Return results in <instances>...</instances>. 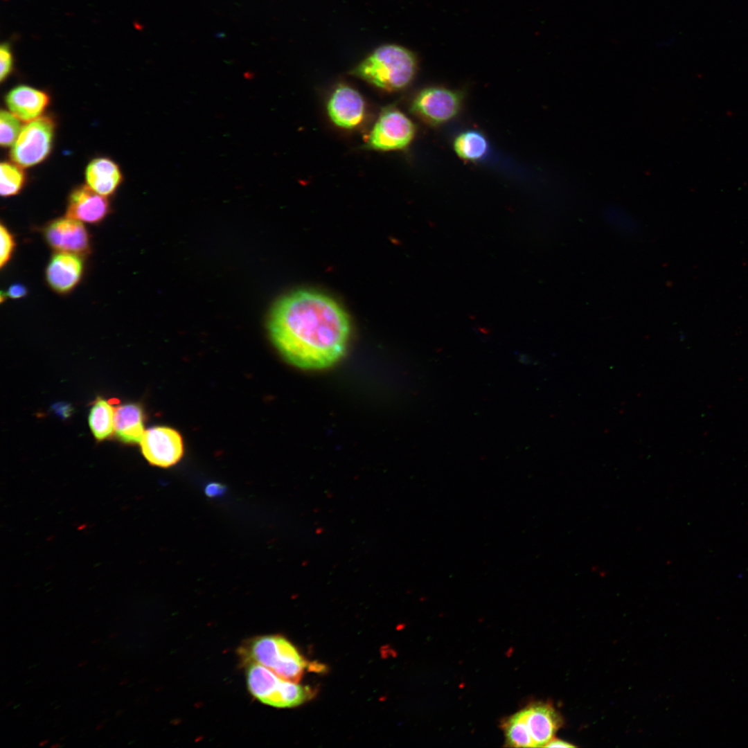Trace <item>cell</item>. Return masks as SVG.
I'll list each match as a JSON object with an SVG mask.
<instances>
[{
    "label": "cell",
    "mask_w": 748,
    "mask_h": 748,
    "mask_svg": "<svg viewBox=\"0 0 748 748\" xmlns=\"http://www.w3.org/2000/svg\"><path fill=\"white\" fill-rule=\"evenodd\" d=\"M268 328L286 360L311 370L337 363L345 353L350 331L341 306L330 296L310 290L295 291L278 301Z\"/></svg>",
    "instance_id": "obj_1"
},
{
    "label": "cell",
    "mask_w": 748,
    "mask_h": 748,
    "mask_svg": "<svg viewBox=\"0 0 748 748\" xmlns=\"http://www.w3.org/2000/svg\"><path fill=\"white\" fill-rule=\"evenodd\" d=\"M418 69L416 55L398 45H384L375 49L355 67L350 73L387 91L406 88Z\"/></svg>",
    "instance_id": "obj_2"
},
{
    "label": "cell",
    "mask_w": 748,
    "mask_h": 748,
    "mask_svg": "<svg viewBox=\"0 0 748 748\" xmlns=\"http://www.w3.org/2000/svg\"><path fill=\"white\" fill-rule=\"evenodd\" d=\"M238 654L244 665H262L280 677L296 683L300 681L308 666L296 648L278 634L250 639L240 647Z\"/></svg>",
    "instance_id": "obj_3"
},
{
    "label": "cell",
    "mask_w": 748,
    "mask_h": 748,
    "mask_svg": "<svg viewBox=\"0 0 748 748\" xmlns=\"http://www.w3.org/2000/svg\"><path fill=\"white\" fill-rule=\"evenodd\" d=\"M244 666L249 691L262 704L291 708L304 703L314 694L311 688L285 680L262 665L249 663Z\"/></svg>",
    "instance_id": "obj_4"
},
{
    "label": "cell",
    "mask_w": 748,
    "mask_h": 748,
    "mask_svg": "<svg viewBox=\"0 0 748 748\" xmlns=\"http://www.w3.org/2000/svg\"><path fill=\"white\" fill-rule=\"evenodd\" d=\"M464 103L461 91L444 86L425 87L418 91L411 102V112L425 124L440 127L455 119Z\"/></svg>",
    "instance_id": "obj_5"
},
{
    "label": "cell",
    "mask_w": 748,
    "mask_h": 748,
    "mask_svg": "<svg viewBox=\"0 0 748 748\" xmlns=\"http://www.w3.org/2000/svg\"><path fill=\"white\" fill-rule=\"evenodd\" d=\"M55 129V122L49 116H41L23 126L10 150L12 161L30 167L44 161L51 150Z\"/></svg>",
    "instance_id": "obj_6"
},
{
    "label": "cell",
    "mask_w": 748,
    "mask_h": 748,
    "mask_svg": "<svg viewBox=\"0 0 748 748\" xmlns=\"http://www.w3.org/2000/svg\"><path fill=\"white\" fill-rule=\"evenodd\" d=\"M416 127L403 112L395 107L384 109L368 136L366 145L375 150H403L415 138Z\"/></svg>",
    "instance_id": "obj_7"
},
{
    "label": "cell",
    "mask_w": 748,
    "mask_h": 748,
    "mask_svg": "<svg viewBox=\"0 0 748 748\" xmlns=\"http://www.w3.org/2000/svg\"><path fill=\"white\" fill-rule=\"evenodd\" d=\"M145 459L152 465L168 467L183 456L184 443L175 429L158 426L145 431L140 443Z\"/></svg>",
    "instance_id": "obj_8"
},
{
    "label": "cell",
    "mask_w": 748,
    "mask_h": 748,
    "mask_svg": "<svg viewBox=\"0 0 748 748\" xmlns=\"http://www.w3.org/2000/svg\"><path fill=\"white\" fill-rule=\"evenodd\" d=\"M44 234L46 242L56 252L81 256L90 251L88 231L82 222L67 216L55 219L46 226Z\"/></svg>",
    "instance_id": "obj_9"
},
{
    "label": "cell",
    "mask_w": 748,
    "mask_h": 748,
    "mask_svg": "<svg viewBox=\"0 0 748 748\" xmlns=\"http://www.w3.org/2000/svg\"><path fill=\"white\" fill-rule=\"evenodd\" d=\"M534 747H545L562 725L560 714L549 704L533 703L517 712Z\"/></svg>",
    "instance_id": "obj_10"
},
{
    "label": "cell",
    "mask_w": 748,
    "mask_h": 748,
    "mask_svg": "<svg viewBox=\"0 0 748 748\" xmlns=\"http://www.w3.org/2000/svg\"><path fill=\"white\" fill-rule=\"evenodd\" d=\"M327 112L335 125L344 129H352L362 121L365 113V103L357 90L341 84L330 95L327 103Z\"/></svg>",
    "instance_id": "obj_11"
},
{
    "label": "cell",
    "mask_w": 748,
    "mask_h": 748,
    "mask_svg": "<svg viewBox=\"0 0 748 748\" xmlns=\"http://www.w3.org/2000/svg\"><path fill=\"white\" fill-rule=\"evenodd\" d=\"M109 211L105 196L98 194L87 185H80L70 193L66 216L80 222L96 224L102 221Z\"/></svg>",
    "instance_id": "obj_12"
},
{
    "label": "cell",
    "mask_w": 748,
    "mask_h": 748,
    "mask_svg": "<svg viewBox=\"0 0 748 748\" xmlns=\"http://www.w3.org/2000/svg\"><path fill=\"white\" fill-rule=\"evenodd\" d=\"M82 272L83 262L80 256L56 252L46 269V280L55 292L66 294L78 285Z\"/></svg>",
    "instance_id": "obj_13"
},
{
    "label": "cell",
    "mask_w": 748,
    "mask_h": 748,
    "mask_svg": "<svg viewBox=\"0 0 748 748\" xmlns=\"http://www.w3.org/2000/svg\"><path fill=\"white\" fill-rule=\"evenodd\" d=\"M9 111L23 122H30L39 117L49 104L50 98L44 91L19 85L11 89L6 96Z\"/></svg>",
    "instance_id": "obj_14"
},
{
    "label": "cell",
    "mask_w": 748,
    "mask_h": 748,
    "mask_svg": "<svg viewBox=\"0 0 748 748\" xmlns=\"http://www.w3.org/2000/svg\"><path fill=\"white\" fill-rule=\"evenodd\" d=\"M144 412L136 403L117 407L114 410V433L121 442L127 444L141 443L144 431Z\"/></svg>",
    "instance_id": "obj_15"
},
{
    "label": "cell",
    "mask_w": 748,
    "mask_h": 748,
    "mask_svg": "<svg viewBox=\"0 0 748 748\" xmlns=\"http://www.w3.org/2000/svg\"><path fill=\"white\" fill-rule=\"evenodd\" d=\"M84 175L87 185L105 197L114 193L123 179L118 166L105 157L91 161L86 168Z\"/></svg>",
    "instance_id": "obj_16"
},
{
    "label": "cell",
    "mask_w": 748,
    "mask_h": 748,
    "mask_svg": "<svg viewBox=\"0 0 748 748\" xmlns=\"http://www.w3.org/2000/svg\"><path fill=\"white\" fill-rule=\"evenodd\" d=\"M453 149L460 159L477 162L488 154L489 144L485 135L477 130H467L458 134L453 141Z\"/></svg>",
    "instance_id": "obj_17"
},
{
    "label": "cell",
    "mask_w": 748,
    "mask_h": 748,
    "mask_svg": "<svg viewBox=\"0 0 748 748\" xmlns=\"http://www.w3.org/2000/svg\"><path fill=\"white\" fill-rule=\"evenodd\" d=\"M114 418L112 404L103 398H97L89 415V425L96 439L103 440L114 432Z\"/></svg>",
    "instance_id": "obj_18"
},
{
    "label": "cell",
    "mask_w": 748,
    "mask_h": 748,
    "mask_svg": "<svg viewBox=\"0 0 748 748\" xmlns=\"http://www.w3.org/2000/svg\"><path fill=\"white\" fill-rule=\"evenodd\" d=\"M0 193L3 197L18 194L23 188L26 175L22 167L16 163L4 161L1 163Z\"/></svg>",
    "instance_id": "obj_19"
},
{
    "label": "cell",
    "mask_w": 748,
    "mask_h": 748,
    "mask_svg": "<svg viewBox=\"0 0 748 748\" xmlns=\"http://www.w3.org/2000/svg\"><path fill=\"white\" fill-rule=\"evenodd\" d=\"M22 126L21 121L10 112L2 109L0 113V143L2 147L12 146Z\"/></svg>",
    "instance_id": "obj_20"
},
{
    "label": "cell",
    "mask_w": 748,
    "mask_h": 748,
    "mask_svg": "<svg viewBox=\"0 0 748 748\" xmlns=\"http://www.w3.org/2000/svg\"><path fill=\"white\" fill-rule=\"evenodd\" d=\"M605 217L615 228L626 233L636 231V223L625 211L616 206H610L605 211Z\"/></svg>",
    "instance_id": "obj_21"
},
{
    "label": "cell",
    "mask_w": 748,
    "mask_h": 748,
    "mask_svg": "<svg viewBox=\"0 0 748 748\" xmlns=\"http://www.w3.org/2000/svg\"><path fill=\"white\" fill-rule=\"evenodd\" d=\"M0 267L3 268L11 258L15 247V241L12 234L3 223L0 226Z\"/></svg>",
    "instance_id": "obj_22"
},
{
    "label": "cell",
    "mask_w": 748,
    "mask_h": 748,
    "mask_svg": "<svg viewBox=\"0 0 748 748\" xmlns=\"http://www.w3.org/2000/svg\"><path fill=\"white\" fill-rule=\"evenodd\" d=\"M0 80L3 82L10 74L13 67V57L10 46L3 43L0 48Z\"/></svg>",
    "instance_id": "obj_23"
},
{
    "label": "cell",
    "mask_w": 748,
    "mask_h": 748,
    "mask_svg": "<svg viewBox=\"0 0 748 748\" xmlns=\"http://www.w3.org/2000/svg\"><path fill=\"white\" fill-rule=\"evenodd\" d=\"M28 290L26 287L21 283H15L10 285L6 292H5L6 296H8L12 299H17L24 297L27 294Z\"/></svg>",
    "instance_id": "obj_24"
},
{
    "label": "cell",
    "mask_w": 748,
    "mask_h": 748,
    "mask_svg": "<svg viewBox=\"0 0 748 748\" xmlns=\"http://www.w3.org/2000/svg\"><path fill=\"white\" fill-rule=\"evenodd\" d=\"M546 747H575V745L559 739L553 738L546 745Z\"/></svg>",
    "instance_id": "obj_25"
},
{
    "label": "cell",
    "mask_w": 748,
    "mask_h": 748,
    "mask_svg": "<svg viewBox=\"0 0 748 748\" xmlns=\"http://www.w3.org/2000/svg\"><path fill=\"white\" fill-rule=\"evenodd\" d=\"M222 486L217 483L210 484L206 489V492L210 496L215 495L221 490Z\"/></svg>",
    "instance_id": "obj_26"
},
{
    "label": "cell",
    "mask_w": 748,
    "mask_h": 748,
    "mask_svg": "<svg viewBox=\"0 0 748 748\" xmlns=\"http://www.w3.org/2000/svg\"><path fill=\"white\" fill-rule=\"evenodd\" d=\"M48 742H49V740L48 739L47 740H44L41 741L39 743V746H40V747L44 746L45 745H46Z\"/></svg>",
    "instance_id": "obj_27"
},
{
    "label": "cell",
    "mask_w": 748,
    "mask_h": 748,
    "mask_svg": "<svg viewBox=\"0 0 748 748\" xmlns=\"http://www.w3.org/2000/svg\"><path fill=\"white\" fill-rule=\"evenodd\" d=\"M87 663V661H80V663H79V664H78V667H82V666H84V665H85V664H86Z\"/></svg>",
    "instance_id": "obj_28"
},
{
    "label": "cell",
    "mask_w": 748,
    "mask_h": 748,
    "mask_svg": "<svg viewBox=\"0 0 748 748\" xmlns=\"http://www.w3.org/2000/svg\"><path fill=\"white\" fill-rule=\"evenodd\" d=\"M104 727H105V724H98V726L96 727V731H98V730H99V729H103V728Z\"/></svg>",
    "instance_id": "obj_29"
},
{
    "label": "cell",
    "mask_w": 748,
    "mask_h": 748,
    "mask_svg": "<svg viewBox=\"0 0 748 748\" xmlns=\"http://www.w3.org/2000/svg\"><path fill=\"white\" fill-rule=\"evenodd\" d=\"M127 682H128V679H122V680L121 681V682H120V685H123V684H127Z\"/></svg>",
    "instance_id": "obj_30"
},
{
    "label": "cell",
    "mask_w": 748,
    "mask_h": 748,
    "mask_svg": "<svg viewBox=\"0 0 748 748\" xmlns=\"http://www.w3.org/2000/svg\"><path fill=\"white\" fill-rule=\"evenodd\" d=\"M60 747V743H55V744H53V745H51V748H57V747Z\"/></svg>",
    "instance_id": "obj_31"
},
{
    "label": "cell",
    "mask_w": 748,
    "mask_h": 748,
    "mask_svg": "<svg viewBox=\"0 0 748 748\" xmlns=\"http://www.w3.org/2000/svg\"><path fill=\"white\" fill-rule=\"evenodd\" d=\"M123 711H124V710H122V709L118 710V711H116V714L117 716L121 715L123 714Z\"/></svg>",
    "instance_id": "obj_32"
},
{
    "label": "cell",
    "mask_w": 748,
    "mask_h": 748,
    "mask_svg": "<svg viewBox=\"0 0 748 748\" xmlns=\"http://www.w3.org/2000/svg\"><path fill=\"white\" fill-rule=\"evenodd\" d=\"M117 635H118V634H117V633H112V634H110V635L109 636V637H110V638H113V637H114V636H117Z\"/></svg>",
    "instance_id": "obj_33"
},
{
    "label": "cell",
    "mask_w": 748,
    "mask_h": 748,
    "mask_svg": "<svg viewBox=\"0 0 748 748\" xmlns=\"http://www.w3.org/2000/svg\"><path fill=\"white\" fill-rule=\"evenodd\" d=\"M99 641H100V639H94L93 641H92V642H91V643H97V642H98Z\"/></svg>",
    "instance_id": "obj_34"
},
{
    "label": "cell",
    "mask_w": 748,
    "mask_h": 748,
    "mask_svg": "<svg viewBox=\"0 0 748 748\" xmlns=\"http://www.w3.org/2000/svg\"><path fill=\"white\" fill-rule=\"evenodd\" d=\"M12 701H10V702H8V704H7L6 705V706H7V707H8V706H10V704H12Z\"/></svg>",
    "instance_id": "obj_35"
}]
</instances>
